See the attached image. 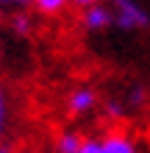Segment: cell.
I'll return each instance as SVG.
<instances>
[{
	"instance_id": "cell-1",
	"label": "cell",
	"mask_w": 150,
	"mask_h": 153,
	"mask_svg": "<svg viewBox=\"0 0 150 153\" xmlns=\"http://www.w3.org/2000/svg\"><path fill=\"white\" fill-rule=\"evenodd\" d=\"M109 8L114 14V25L122 31H145L150 25V11L139 0H111Z\"/></svg>"
},
{
	"instance_id": "cell-2",
	"label": "cell",
	"mask_w": 150,
	"mask_h": 153,
	"mask_svg": "<svg viewBox=\"0 0 150 153\" xmlns=\"http://www.w3.org/2000/svg\"><path fill=\"white\" fill-rule=\"evenodd\" d=\"M81 25L92 33H103L114 25V14L106 3H92L83 8V17H81Z\"/></svg>"
},
{
	"instance_id": "cell-3",
	"label": "cell",
	"mask_w": 150,
	"mask_h": 153,
	"mask_svg": "<svg viewBox=\"0 0 150 153\" xmlns=\"http://www.w3.org/2000/svg\"><path fill=\"white\" fill-rule=\"evenodd\" d=\"M95 103H98V95H95L92 86H75L72 92L67 95V111L72 117H83L95 109Z\"/></svg>"
},
{
	"instance_id": "cell-4",
	"label": "cell",
	"mask_w": 150,
	"mask_h": 153,
	"mask_svg": "<svg viewBox=\"0 0 150 153\" xmlns=\"http://www.w3.org/2000/svg\"><path fill=\"white\" fill-rule=\"evenodd\" d=\"M103 153H136V145L125 134H109L103 139Z\"/></svg>"
},
{
	"instance_id": "cell-5",
	"label": "cell",
	"mask_w": 150,
	"mask_h": 153,
	"mask_svg": "<svg viewBox=\"0 0 150 153\" xmlns=\"http://www.w3.org/2000/svg\"><path fill=\"white\" fill-rule=\"evenodd\" d=\"M81 134H75V131H64L61 137L56 139V153H75L78 145H81Z\"/></svg>"
},
{
	"instance_id": "cell-6",
	"label": "cell",
	"mask_w": 150,
	"mask_h": 153,
	"mask_svg": "<svg viewBox=\"0 0 150 153\" xmlns=\"http://www.w3.org/2000/svg\"><path fill=\"white\" fill-rule=\"evenodd\" d=\"M72 3V0H33V8H36L39 14H47V17H53V14H58V11H64V8Z\"/></svg>"
},
{
	"instance_id": "cell-7",
	"label": "cell",
	"mask_w": 150,
	"mask_h": 153,
	"mask_svg": "<svg viewBox=\"0 0 150 153\" xmlns=\"http://www.w3.org/2000/svg\"><path fill=\"white\" fill-rule=\"evenodd\" d=\"M11 31L14 33H20V36H28V33H31V17L28 14H14L11 17Z\"/></svg>"
},
{
	"instance_id": "cell-8",
	"label": "cell",
	"mask_w": 150,
	"mask_h": 153,
	"mask_svg": "<svg viewBox=\"0 0 150 153\" xmlns=\"http://www.w3.org/2000/svg\"><path fill=\"white\" fill-rule=\"evenodd\" d=\"M75 153H103V139H92V137H83Z\"/></svg>"
},
{
	"instance_id": "cell-9",
	"label": "cell",
	"mask_w": 150,
	"mask_h": 153,
	"mask_svg": "<svg viewBox=\"0 0 150 153\" xmlns=\"http://www.w3.org/2000/svg\"><path fill=\"white\" fill-rule=\"evenodd\" d=\"M0 6H14V8H28V6H33V0H0Z\"/></svg>"
},
{
	"instance_id": "cell-10",
	"label": "cell",
	"mask_w": 150,
	"mask_h": 153,
	"mask_svg": "<svg viewBox=\"0 0 150 153\" xmlns=\"http://www.w3.org/2000/svg\"><path fill=\"white\" fill-rule=\"evenodd\" d=\"M3 128H6V97H3V89H0V137H3Z\"/></svg>"
},
{
	"instance_id": "cell-11",
	"label": "cell",
	"mask_w": 150,
	"mask_h": 153,
	"mask_svg": "<svg viewBox=\"0 0 150 153\" xmlns=\"http://www.w3.org/2000/svg\"><path fill=\"white\" fill-rule=\"evenodd\" d=\"M92 3H100V0H72V6H78V8H86Z\"/></svg>"
},
{
	"instance_id": "cell-12",
	"label": "cell",
	"mask_w": 150,
	"mask_h": 153,
	"mask_svg": "<svg viewBox=\"0 0 150 153\" xmlns=\"http://www.w3.org/2000/svg\"><path fill=\"white\" fill-rule=\"evenodd\" d=\"M0 153H3V150H0Z\"/></svg>"
}]
</instances>
